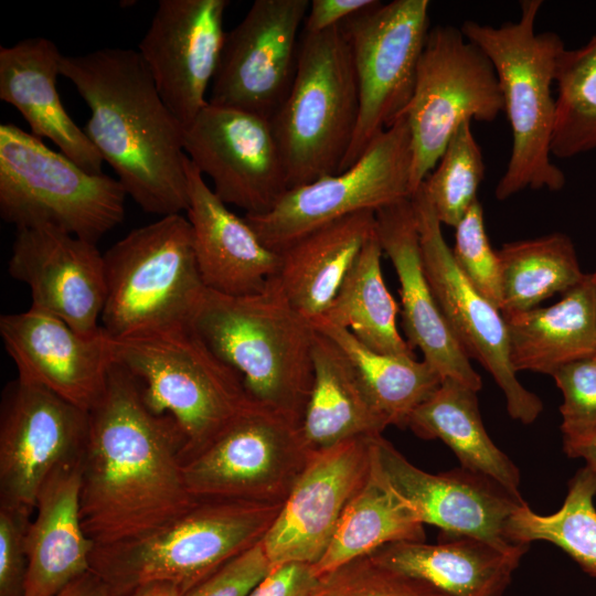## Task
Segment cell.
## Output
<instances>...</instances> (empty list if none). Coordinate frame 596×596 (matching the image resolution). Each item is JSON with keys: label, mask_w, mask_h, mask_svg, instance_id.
Wrapping results in <instances>:
<instances>
[{"label": "cell", "mask_w": 596, "mask_h": 596, "mask_svg": "<svg viewBox=\"0 0 596 596\" xmlns=\"http://www.w3.org/2000/svg\"><path fill=\"white\" fill-rule=\"evenodd\" d=\"M377 437V436H376ZM424 523L415 509L391 486L376 460L345 509L330 545L312 565L317 577L360 556L396 542H424Z\"/></svg>", "instance_id": "cell-31"}, {"label": "cell", "mask_w": 596, "mask_h": 596, "mask_svg": "<svg viewBox=\"0 0 596 596\" xmlns=\"http://www.w3.org/2000/svg\"><path fill=\"white\" fill-rule=\"evenodd\" d=\"M270 570L262 541L224 564L183 596H247Z\"/></svg>", "instance_id": "cell-43"}, {"label": "cell", "mask_w": 596, "mask_h": 596, "mask_svg": "<svg viewBox=\"0 0 596 596\" xmlns=\"http://www.w3.org/2000/svg\"><path fill=\"white\" fill-rule=\"evenodd\" d=\"M427 0L379 1L342 23L359 89L360 110L340 172L403 116L414 92L429 32Z\"/></svg>", "instance_id": "cell-13"}, {"label": "cell", "mask_w": 596, "mask_h": 596, "mask_svg": "<svg viewBox=\"0 0 596 596\" xmlns=\"http://www.w3.org/2000/svg\"><path fill=\"white\" fill-rule=\"evenodd\" d=\"M309 596H451L434 585L387 567L370 554L318 577Z\"/></svg>", "instance_id": "cell-39"}, {"label": "cell", "mask_w": 596, "mask_h": 596, "mask_svg": "<svg viewBox=\"0 0 596 596\" xmlns=\"http://www.w3.org/2000/svg\"><path fill=\"white\" fill-rule=\"evenodd\" d=\"M497 252L503 316L536 308L553 295L575 287L586 276L574 243L564 233L505 243Z\"/></svg>", "instance_id": "cell-35"}, {"label": "cell", "mask_w": 596, "mask_h": 596, "mask_svg": "<svg viewBox=\"0 0 596 596\" xmlns=\"http://www.w3.org/2000/svg\"><path fill=\"white\" fill-rule=\"evenodd\" d=\"M118 179L91 173L17 125H0V215L17 230L50 226L97 243L125 216Z\"/></svg>", "instance_id": "cell-8"}, {"label": "cell", "mask_w": 596, "mask_h": 596, "mask_svg": "<svg viewBox=\"0 0 596 596\" xmlns=\"http://www.w3.org/2000/svg\"><path fill=\"white\" fill-rule=\"evenodd\" d=\"M189 206L198 268L205 288L234 297L262 292L276 276L280 254L233 213L185 157Z\"/></svg>", "instance_id": "cell-24"}, {"label": "cell", "mask_w": 596, "mask_h": 596, "mask_svg": "<svg viewBox=\"0 0 596 596\" xmlns=\"http://www.w3.org/2000/svg\"><path fill=\"white\" fill-rule=\"evenodd\" d=\"M283 504L198 499L177 520L137 540L94 546L91 570L109 596L171 583L182 596L224 564L262 542Z\"/></svg>", "instance_id": "cell-5"}, {"label": "cell", "mask_w": 596, "mask_h": 596, "mask_svg": "<svg viewBox=\"0 0 596 596\" xmlns=\"http://www.w3.org/2000/svg\"><path fill=\"white\" fill-rule=\"evenodd\" d=\"M308 0H255L226 32L209 103L270 120L292 84Z\"/></svg>", "instance_id": "cell-17"}, {"label": "cell", "mask_w": 596, "mask_h": 596, "mask_svg": "<svg viewBox=\"0 0 596 596\" xmlns=\"http://www.w3.org/2000/svg\"><path fill=\"white\" fill-rule=\"evenodd\" d=\"M408 428L422 439L443 440L461 467L520 492V470L488 435L476 391L455 380L444 379L413 412Z\"/></svg>", "instance_id": "cell-32"}, {"label": "cell", "mask_w": 596, "mask_h": 596, "mask_svg": "<svg viewBox=\"0 0 596 596\" xmlns=\"http://www.w3.org/2000/svg\"><path fill=\"white\" fill-rule=\"evenodd\" d=\"M375 230V212H360L295 241L280 254L272 279L290 306L311 322L326 315Z\"/></svg>", "instance_id": "cell-28"}, {"label": "cell", "mask_w": 596, "mask_h": 596, "mask_svg": "<svg viewBox=\"0 0 596 596\" xmlns=\"http://www.w3.org/2000/svg\"><path fill=\"white\" fill-rule=\"evenodd\" d=\"M485 170L471 123L466 121L453 135L434 171L422 183L440 224L455 228L478 201Z\"/></svg>", "instance_id": "cell-38"}, {"label": "cell", "mask_w": 596, "mask_h": 596, "mask_svg": "<svg viewBox=\"0 0 596 596\" xmlns=\"http://www.w3.org/2000/svg\"><path fill=\"white\" fill-rule=\"evenodd\" d=\"M382 254L374 230L330 308L320 318L348 329L375 352L415 355L397 329L398 305L384 283Z\"/></svg>", "instance_id": "cell-33"}, {"label": "cell", "mask_w": 596, "mask_h": 596, "mask_svg": "<svg viewBox=\"0 0 596 596\" xmlns=\"http://www.w3.org/2000/svg\"><path fill=\"white\" fill-rule=\"evenodd\" d=\"M60 71L89 107L84 131L126 193L148 213L187 212L184 128L161 98L139 52L99 49L62 55Z\"/></svg>", "instance_id": "cell-2"}, {"label": "cell", "mask_w": 596, "mask_h": 596, "mask_svg": "<svg viewBox=\"0 0 596 596\" xmlns=\"http://www.w3.org/2000/svg\"><path fill=\"white\" fill-rule=\"evenodd\" d=\"M183 149L214 193L246 215L269 212L288 191L270 121L257 114L207 103L184 128Z\"/></svg>", "instance_id": "cell-16"}, {"label": "cell", "mask_w": 596, "mask_h": 596, "mask_svg": "<svg viewBox=\"0 0 596 596\" xmlns=\"http://www.w3.org/2000/svg\"><path fill=\"white\" fill-rule=\"evenodd\" d=\"M87 432L88 412L20 377L9 382L0 406V505L34 513L50 475L82 457Z\"/></svg>", "instance_id": "cell-15"}, {"label": "cell", "mask_w": 596, "mask_h": 596, "mask_svg": "<svg viewBox=\"0 0 596 596\" xmlns=\"http://www.w3.org/2000/svg\"><path fill=\"white\" fill-rule=\"evenodd\" d=\"M103 329L111 338L191 323L205 291L193 232L181 214L130 231L104 253Z\"/></svg>", "instance_id": "cell-9"}, {"label": "cell", "mask_w": 596, "mask_h": 596, "mask_svg": "<svg viewBox=\"0 0 596 596\" xmlns=\"http://www.w3.org/2000/svg\"><path fill=\"white\" fill-rule=\"evenodd\" d=\"M454 260L470 284L499 310L502 301L498 252L489 242L483 209L477 201L455 227Z\"/></svg>", "instance_id": "cell-40"}, {"label": "cell", "mask_w": 596, "mask_h": 596, "mask_svg": "<svg viewBox=\"0 0 596 596\" xmlns=\"http://www.w3.org/2000/svg\"><path fill=\"white\" fill-rule=\"evenodd\" d=\"M81 458L55 469L38 494L25 534L23 596H53L91 570L95 544L81 521Z\"/></svg>", "instance_id": "cell-25"}, {"label": "cell", "mask_w": 596, "mask_h": 596, "mask_svg": "<svg viewBox=\"0 0 596 596\" xmlns=\"http://www.w3.org/2000/svg\"><path fill=\"white\" fill-rule=\"evenodd\" d=\"M53 596H109V593L100 577L89 570Z\"/></svg>", "instance_id": "cell-46"}, {"label": "cell", "mask_w": 596, "mask_h": 596, "mask_svg": "<svg viewBox=\"0 0 596 596\" xmlns=\"http://www.w3.org/2000/svg\"><path fill=\"white\" fill-rule=\"evenodd\" d=\"M191 324L242 377L249 398L301 425L310 395L316 328L270 280L234 297L205 289Z\"/></svg>", "instance_id": "cell-3"}, {"label": "cell", "mask_w": 596, "mask_h": 596, "mask_svg": "<svg viewBox=\"0 0 596 596\" xmlns=\"http://www.w3.org/2000/svg\"><path fill=\"white\" fill-rule=\"evenodd\" d=\"M10 276L31 291V307L82 334H94L107 297L104 254L95 243L50 226L17 230Z\"/></svg>", "instance_id": "cell-22"}, {"label": "cell", "mask_w": 596, "mask_h": 596, "mask_svg": "<svg viewBox=\"0 0 596 596\" xmlns=\"http://www.w3.org/2000/svg\"><path fill=\"white\" fill-rule=\"evenodd\" d=\"M317 581L311 565L285 563L272 567L247 596H309Z\"/></svg>", "instance_id": "cell-44"}, {"label": "cell", "mask_w": 596, "mask_h": 596, "mask_svg": "<svg viewBox=\"0 0 596 596\" xmlns=\"http://www.w3.org/2000/svg\"><path fill=\"white\" fill-rule=\"evenodd\" d=\"M529 546L505 550L472 536L440 534L436 544L396 542L370 555L451 596H503Z\"/></svg>", "instance_id": "cell-27"}, {"label": "cell", "mask_w": 596, "mask_h": 596, "mask_svg": "<svg viewBox=\"0 0 596 596\" xmlns=\"http://www.w3.org/2000/svg\"><path fill=\"white\" fill-rule=\"evenodd\" d=\"M111 349L140 382L148 408L171 415L182 429V462L252 402L240 374L191 323L111 338Z\"/></svg>", "instance_id": "cell-6"}, {"label": "cell", "mask_w": 596, "mask_h": 596, "mask_svg": "<svg viewBox=\"0 0 596 596\" xmlns=\"http://www.w3.org/2000/svg\"><path fill=\"white\" fill-rule=\"evenodd\" d=\"M503 316V315H502ZM515 370L552 375L596 355V297L592 274L549 307L503 316Z\"/></svg>", "instance_id": "cell-29"}, {"label": "cell", "mask_w": 596, "mask_h": 596, "mask_svg": "<svg viewBox=\"0 0 596 596\" xmlns=\"http://www.w3.org/2000/svg\"><path fill=\"white\" fill-rule=\"evenodd\" d=\"M0 336L21 380L86 412L102 397L115 363L111 337L103 327L82 334L56 316L30 307L2 315Z\"/></svg>", "instance_id": "cell-21"}, {"label": "cell", "mask_w": 596, "mask_h": 596, "mask_svg": "<svg viewBox=\"0 0 596 596\" xmlns=\"http://www.w3.org/2000/svg\"><path fill=\"white\" fill-rule=\"evenodd\" d=\"M541 0L520 2L515 22L500 26L465 21L461 31L492 63L512 132L507 169L494 195L499 201L525 190L560 191L566 179L551 160L555 121L552 85L560 55L566 49L551 31L536 32Z\"/></svg>", "instance_id": "cell-4"}, {"label": "cell", "mask_w": 596, "mask_h": 596, "mask_svg": "<svg viewBox=\"0 0 596 596\" xmlns=\"http://www.w3.org/2000/svg\"><path fill=\"white\" fill-rule=\"evenodd\" d=\"M313 451L299 424L252 401L183 460V477L196 499L283 504Z\"/></svg>", "instance_id": "cell-11"}, {"label": "cell", "mask_w": 596, "mask_h": 596, "mask_svg": "<svg viewBox=\"0 0 596 596\" xmlns=\"http://www.w3.org/2000/svg\"><path fill=\"white\" fill-rule=\"evenodd\" d=\"M121 596H182V594L171 583H151Z\"/></svg>", "instance_id": "cell-48"}, {"label": "cell", "mask_w": 596, "mask_h": 596, "mask_svg": "<svg viewBox=\"0 0 596 596\" xmlns=\"http://www.w3.org/2000/svg\"><path fill=\"white\" fill-rule=\"evenodd\" d=\"M376 460L395 491L424 524L445 535H467L500 549H511L505 536L509 518L526 502L497 480L458 467L440 473L419 469L382 435L374 438Z\"/></svg>", "instance_id": "cell-20"}, {"label": "cell", "mask_w": 596, "mask_h": 596, "mask_svg": "<svg viewBox=\"0 0 596 596\" xmlns=\"http://www.w3.org/2000/svg\"><path fill=\"white\" fill-rule=\"evenodd\" d=\"M411 199L425 274L445 320L468 358L477 360L503 392L509 415L522 424L533 423L542 413L543 404L517 377L501 311L456 265L441 224L422 185Z\"/></svg>", "instance_id": "cell-14"}, {"label": "cell", "mask_w": 596, "mask_h": 596, "mask_svg": "<svg viewBox=\"0 0 596 596\" xmlns=\"http://www.w3.org/2000/svg\"><path fill=\"white\" fill-rule=\"evenodd\" d=\"M312 365V386L300 425L308 446L320 450L349 439L382 435L389 425L354 365L337 343L318 330Z\"/></svg>", "instance_id": "cell-30"}, {"label": "cell", "mask_w": 596, "mask_h": 596, "mask_svg": "<svg viewBox=\"0 0 596 596\" xmlns=\"http://www.w3.org/2000/svg\"><path fill=\"white\" fill-rule=\"evenodd\" d=\"M375 234L400 283L407 343L422 351L443 380H455L478 392L481 377L445 320L426 277L412 199L375 212Z\"/></svg>", "instance_id": "cell-23"}, {"label": "cell", "mask_w": 596, "mask_h": 596, "mask_svg": "<svg viewBox=\"0 0 596 596\" xmlns=\"http://www.w3.org/2000/svg\"><path fill=\"white\" fill-rule=\"evenodd\" d=\"M551 376L563 397V441L596 433V355L565 364Z\"/></svg>", "instance_id": "cell-41"}, {"label": "cell", "mask_w": 596, "mask_h": 596, "mask_svg": "<svg viewBox=\"0 0 596 596\" xmlns=\"http://www.w3.org/2000/svg\"><path fill=\"white\" fill-rule=\"evenodd\" d=\"M184 446L175 419L152 413L140 382L115 362L88 411L81 458V521L95 546L140 539L195 504L183 477Z\"/></svg>", "instance_id": "cell-1"}, {"label": "cell", "mask_w": 596, "mask_h": 596, "mask_svg": "<svg viewBox=\"0 0 596 596\" xmlns=\"http://www.w3.org/2000/svg\"><path fill=\"white\" fill-rule=\"evenodd\" d=\"M375 437L313 451L263 540L272 567L285 563L312 566L322 557L369 476Z\"/></svg>", "instance_id": "cell-18"}, {"label": "cell", "mask_w": 596, "mask_h": 596, "mask_svg": "<svg viewBox=\"0 0 596 596\" xmlns=\"http://www.w3.org/2000/svg\"><path fill=\"white\" fill-rule=\"evenodd\" d=\"M592 278H593V283H594L595 297H596V272L592 274Z\"/></svg>", "instance_id": "cell-49"}, {"label": "cell", "mask_w": 596, "mask_h": 596, "mask_svg": "<svg viewBox=\"0 0 596 596\" xmlns=\"http://www.w3.org/2000/svg\"><path fill=\"white\" fill-rule=\"evenodd\" d=\"M32 512L0 505V596H23L28 571L25 534Z\"/></svg>", "instance_id": "cell-42"}, {"label": "cell", "mask_w": 596, "mask_h": 596, "mask_svg": "<svg viewBox=\"0 0 596 596\" xmlns=\"http://www.w3.org/2000/svg\"><path fill=\"white\" fill-rule=\"evenodd\" d=\"M563 450L570 458H582L585 466L596 472V433L586 437L563 441Z\"/></svg>", "instance_id": "cell-47"}, {"label": "cell", "mask_w": 596, "mask_h": 596, "mask_svg": "<svg viewBox=\"0 0 596 596\" xmlns=\"http://www.w3.org/2000/svg\"><path fill=\"white\" fill-rule=\"evenodd\" d=\"M503 107L489 57L461 29L432 28L419 58L414 92L403 114L412 140L413 194L434 170L461 124L493 121Z\"/></svg>", "instance_id": "cell-10"}, {"label": "cell", "mask_w": 596, "mask_h": 596, "mask_svg": "<svg viewBox=\"0 0 596 596\" xmlns=\"http://www.w3.org/2000/svg\"><path fill=\"white\" fill-rule=\"evenodd\" d=\"M554 84L552 155L566 159L596 150V35L581 47L562 52Z\"/></svg>", "instance_id": "cell-37"}, {"label": "cell", "mask_w": 596, "mask_h": 596, "mask_svg": "<svg viewBox=\"0 0 596 596\" xmlns=\"http://www.w3.org/2000/svg\"><path fill=\"white\" fill-rule=\"evenodd\" d=\"M412 140L405 116L342 172L289 189L267 213L244 215L258 238L280 252L327 224L411 199Z\"/></svg>", "instance_id": "cell-12"}, {"label": "cell", "mask_w": 596, "mask_h": 596, "mask_svg": "<svg viewBox=\"0 0 596 596\" xmlns=\"http://www.w3.org/2000/svg\"><path fill=\"white\" fill-rule=\"evenodd\" d=\"M595 496L596 472L584 466L570 479L566 497L557 511L539 514L525 503L509 518L505 536L514 544L552 543L585 573L596 577Z\"/></svg>", "instance_id": "cell-36"}, {"label": "cell", "mask_w": 596, "mask_h": 596, "mask_svg": "<svg viewBox=\"0 0 596 596\" xmlns=\"http://www.w3.org/2000/svg\"><path fill=\"white\" fill-rule=\"evenodd\" d=\"M62 54L47 39L32 38L0 47V98L15 107L31 134L47 138L91 173H103V158L62 105L56 88Z\"/></svg>", "instance_id": "cell-26"}, {"label": "cell", "mask_w": 596, "mask_h": 596, "mask_svg": "<svg viewBox=\"0 0 596 596\" xmlns=\"http://www.w3.org/2000/svg\"><path fill=\"white\" fill-rule=\"evenodd\" d=\"M227 0H160L139 43L164 104L185 128L207 105L226 32Z\"/></svg>", "instance_id": "cell-19"}, {"label": "cell", "mask_w": 596, "mask_h": 596, "mask_svg": "<svg viewBox=\"0 0 596 596\" xmlns=\"http://www.w3.org/2000/svg\"><path fill=\"white\" fill-rule=\"evenodd\" d=\"M360 110L351 49L342 24L302 32L290 89L270 118L288 190L340 172Z\"/></svg>", "instance_id": "cell-7"}, {"label": "cell", "mask_w": 596, "mask_h": 596, "mask_svg": "<svg viewBox=\"0 0 596 596\" xmlns=\"http://www.w3.org/2000/svg\"><path fill=\"white\" fill-rule=\"evenodd\" d=\"M312 324L347 354L389 426L407 428L413 412L443 381L424 359L419 361L415 355L375 352L361 343L348 329L322 318L316 319Z\"/></svg>", "instance_id": "cell-34"}, {"label": "cell", "mask_w": 596, "mask_h": 596, "mask_svg": "<svg viewBox=\"0 0 596 596\" xmlns=\"http://www.w3.org/2000/svg\"><path fill=\"white\" fill-rule=\"evenodd\" d=\"M375 0H312L304 22L305 33H319L375 6Z\"/></svg>", "instance_id": "cell-45"}]
</instances>
